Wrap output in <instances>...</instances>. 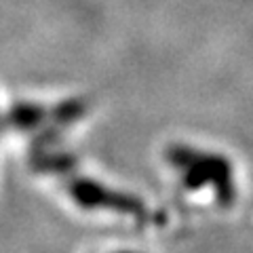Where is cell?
<instances>
[{
  "label": "cell",
  "mask_w": 253,
  "mask_h": 253,
  "mask_svg": "<svg viewBox=\"0 0 253 253\" xmlns=\"http://www.w3.org/2000/svg\"><path fill=\"white\" fill-rule=\"evenodd\" d=\"M167 161L181 173V184L186 190H203L211 186L215 199L221 205H232L236 199V188L232 177V165L228 158L188 146L167 148Z\"/></svg>",
  "instance_id": "1"
},
{
  "label": "cell",
  "mask_w": 253,
  "mask_h": 253,
  "mask_svg": "<svg viewBox=\"0 0 253 253\" xmlns=\"http://www.w3.org/2000/svg\"><path fill=\"white\" fill-rule=\"evenodd\" d=\"M66 190L72 196V201L83 209H106L123 215H144L146 207L137 196L110 190L99 181H93L89 177H70L66 181Z\"/></svg>",
  "instance_id": "2"
},
{
  "label": "cell",
  "mask_w": 253,
  "mask_h": 253,
  "mask_svg": "<svg viewBox=\"0 0 253 253\" xmlns=\"http://www.w3.org/2000/svg\"><path fill=\"white\" fill-rule=\"evenodd\" d=\"M44 123H49V110L38 104H15L4 116V125L19 131H34L41 129Z\"/></svg>",
  "instance_id": "3"
},
{
  "label": "cell",
  "mask_w": 253,
  "mask_h": 253,
  "mask_svg": "<svg viewBox=\"0 0 253 253\" xmlns=\"http://www.w3.org/2000/svg\"><path fill=\"white\" fill-rule=\"evenodd\" d=\"M86 112V101L83 99H66L59 106H55L49 112V123L55 129H66V126L74 125L76 121H81Z\"/></svg>",
  "instance_id": "4"
},
{
  "label": "cell",
  "mask_w": 253,
  "mask_h": 253,
  "mask_svg": "<svg viewBox=\"0 0 253 253\" xmlns=\"http://www.w3.org/2000/svg\"><path fill=\"white\" fill-rule=\"evenodd\" d=\"M34 167L38 171H46V173H66L74 171L76 167V158L70 156L66 152H46L44 148L38 150V154L34 156Z\"/></svg>",
  "instance_id": "5"
},
{
  "label": "cell",
  "mask_w": 253,
  "mask_h": 253,
  "mask_svg": "<svg viewBox=\"0 0 253 253\" xmlns=\"http://www.w3.org/2000/svg\"><path fill=\"white\" fill-rule=\"evenodd\" d=\"M118 253H135V251H118Z\"/></svg>",
  "instance_id": "6"
}]
</instances>
